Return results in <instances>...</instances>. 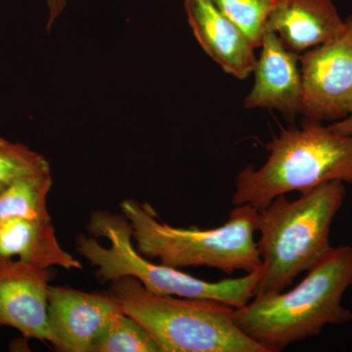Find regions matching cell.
Listing matches in <instances>:
<instances>
[{"mask_svg": "<svg viewBox=\"0 0 352 352\" xmlns=\"http://www.w3.org/2000/svg\"><path fill=\"white\" fill-rule=\"evenodd\" d=\"M351 286L352 245L332 247L293 289L256 296L235 308V321L266 352L283 351L318 336L326 326L351 321L352 312L342 303Z\"/></svg>", "mask_w": 352, "mask_h": 352, "instance_id": "cell-1", "label": "cell"}, {"mask_svg": "<svg viewBox=\"0 0 352 352\" xmlns=\"http://www.w3.org/2000/svg\"><path fill=\"white\" fill-rule=\"evenodd\" d=\"M346 196L344 183L327 182L300 192L296 200L278 196L258 210L263 265L254 296L284 292L328 254L331 227Z\"/></svg>", "mask_w": 352, "mask_h": 352, "instance_id": "cell-2", "label": "cell"}, {"mask_svg": "<svg viewBox=\"0 0 352 352\" xmlns=\"http://www.w3.org/2000/svg\"><path fill=\"white\" fill-rule=\"evenodd\" d=\"M267 160L259 168L245 166L236 177L234 206L258 210L278 196L302 192L323 183L352 186V135L305 119L302 126L282 129L266 146Z\"/></svg>", "mask_w": 352, "mask_h": 352, "instance_id": "cell-3", "label": "cell"}, {"mask_svg": "<svg viewBox=\"0 0 352 352\" xmlns=\"http://www.w3.org/2000/svg\"><path fill=\"white\" fill-rule=\"evenodd\" d=\"M122 214L132 228L136 250L145 258L159 259L170 267L207 266L233 274L254 272L263 265L254 240L258 210L234 206L228 219L212 229L176 228L159 221L149 204L124 200Z\"/></svg>", "mask_w": 352, "mask_h": 352, "instance_id": "cell-4", "label": "cell"}, {"mask_svg": "<svg viewBox=\"0 0 352 352\" xmlns=\"http://www.w3.org/2000/svg\"><path fill=\"white\" fill-rule=\"evenodd\" d=\"M109 293L162 352H266L238 327L235 308L224 303L157 295L129 276L112 281Z\"/></svg>", "mask_w": 352, "mask_h": 352, "instance_id": "cell-5", "label": "cell"}, {"mask_svg": "<svg viewBox=\"0 0 352 352\" xmlns=\"http://www.w3.org/2000/svg\"><path fill=\"white\" fill-rule=\"evenodd\" d=\"M88 230L95 237L105 238L110 243L106 248L94 237L80 235L76 239V251L96 267L95 274L102 282L133 277L157 295L214 300L240 308L254 298L261 276L259 268L242 277L208 282L178 268L150 263L132 244V228L124 214L94 212Z\"/></svg>", "mask_w": 352, "mask_h": 352, "instance_id": "cell-6", "label": "cell"}, {"mask_svg": "<svg viewBox=\"0 0 352 352\" xmlns=\"http://www.w3.org/2000/svg\"><path fill=\"white\" fill-rule=\"evenodd\" d=\"M302 78L300 115L338 122L352 110V15L340 34L300 57Z\"/></svg>", "mask_w": 352, "mask_h": 352, "instance_id": "cell-7", "label": "cell"}, {"mask_svg": "<svg viewBox=\"0 0 352 352\" xmlns=\"http://www.w3.org/2000/svg\"><path fill=\"white\" fill-rule=\"evenodd\" d=\"M120 311V303L110 293H87L69 287L50 286L51 344L60 351L91 352L95 342Z\"/></svg>", "mask_w": 352, "mask_h": 352, "instance_id": "cell-8", "label": "cell"}, {"mask_svg": "<svg viewBox=\"0 0 352 352\" xmlns=\"http://www.w3.org/2000/svg\"><path fill=\"white\" fill-rule=\"evenodd\" d=\"M52 273L20 259L0 256V327L51 342L48 291Z\"/></svg>", "mask_w": 352, "mask_h": 352, "instance_id": "cell-9", "label": "cell"}, {"mask_svg": "<svg viewBox=\"0 0 352 352\" xmlns=\"http://www.w3.org/2000/svg\"><path fill=\"white\" fill-rule=\"evenodd\" d=\"M261 54L254 66V82L243 106L245 109H268L293 122L300 115L302 78L300 56L282 43L276 32L266 28Z\"/></svg>", "mask_w": 352, "mask_h": 352, "instance_id": "cell-10", "label": "cell"}, {"mask_svg": "<svg viewBox=\"0 0 352 352\" xmlns=\"http://www.w3.org/2000/svg\"><path fill=\"white\" fill-rule=\"evenodd\" d=\"M187 21L201 50L226 74L245 80L254 72L256 50L210 0H184Z\"/></svg>", "mask_w": 352, "mask_h": 352, "instance_id": "cell-11", "label": "cell"}, {"mask_svg": "<svg viewBox=\"0 0 352 352\" xmlns=\"http://www.w3.org/2000/svg\"><path fill=\"white\" fill-rule=\"evenodd\" d=\"M266 28L300 55L342 32V19L332 0H275Z\"/></svg>", "mask_w": 352, "mask_h": 352, "instance_id": "cell-12", "label": "cell"}, {"mask_svg": "<svg viewBox=\"0 0 352 352\" xmlns=\"http://www.w3.org/2000/svg\"><path fill=\"white\" fill-rule=\"evenodd\" d=\"M0 256L17 258L25 263L48 270H82L80 261L58 242L51 221L14 217L0 222Z\"/></svg>", "mask_w": 352, "mask_h": 352, "instance_id": "cell-13", "label": "cell"}, {"mask_svg": "<svg viewBox=\"0 0 352 352\" xmlns=\"http://www.w3.org/2000/svg\"><path fill=\"white\" fill-rule=\"evenodd\" d=\"M51 187V170L16 179L0 191V222L14 217L51 221L47 208Z\"/></svg>", "mask_w": 352, "mask_h": 352, "instance_id": "cell-14", "label": "cell"}, {"mask_svg": "<svg viewBox=\"0 0 352 352\" xmlns=\"http://www.w3.org/2000/svg\"><path fill=\"white\" fill-rule=\"evenodd\" d=\"M91 352H162L156 340L142 325L120 311L116 314Z\"/></svg>", "mask_w": 352, "mask_h": 352, "instance_id": "cell-15", "label": "cell"}, {"mask_svg": "<svg viewBox=\"0 0 352 352\" xmlns=\"http://www.w3.org/2000/svg\"><path fill=\"white\" fill-rule=\"evenodd\" d=\"M214 6L244 32L258 50L263 43L268 17L275 0H210Z\"/></svg>", "mask_w": 352, "mask_h": 352, "instance_id": "cell-16", "label": "cell"}, {"mask_svg": "<svg viewBox=\"0 0 352 352\" xmlns=\"http://www.w3.org/2000/svg\"><path fill=\"white\" fill-rule=\"evenodd\" d=\"M50 170L43 155L22 143L0 138V191L22 176Z\"/></svg>", "mask_w": 352, "mask_h": 352, "instance_id": "cell-17", "label": "cell"}, {"mask_svg": "<svg viewBox=\"0 0 352 352\" xmlns=\"http://www.w3.org/2000/svg\"><path fill=\"white\" fill-rule=\"evenodd\" d=\"M68 0H46L48 8V20L46 29L50 31L53 25L56 23L58 18L63 13Z\"/></svg>", "mask_w": 352, "mask_h": 352, "instance_id": "cell-18", "label": "cell"}, {"mask_svg": "<svg viewBox=\"0 0 352 352\" xmlns=\"http://www.w3.org/2000/svg\"><path fill=\"white\" fill-rule=\"evenodd\" d=\"M328 127L331 131L337 132V133L344 134V135H352V110L346 118L333 122V124Z\"/></svg>", "mask_w": 352, "mask_h": 352, "instance_id": "cell-19", "label": "cell"}]
</instances>
